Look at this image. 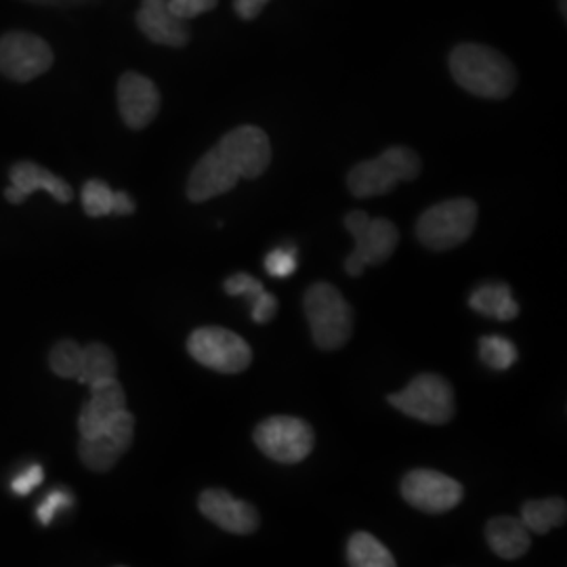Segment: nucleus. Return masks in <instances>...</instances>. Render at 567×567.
Listing matches in <instances>:
<instances>
[{
	"label": "nucleus",
	"mask_w": 567,
	"mask_h": 567,
	"mask_svg": "<svg viewBox=\"0 0 567 567\" xmlns=\"http://www.w3.org/2000/svg\"><path fill=\"white\" fill-rule=\"evenodd\" d=\"M116 372H118L116 355L107 344L91 343L82 347L81 370L76 377L81 385L93 386L112 381L116 379Z\"/></svg>",
	"instance_id": "obj_21"
},
{
	"label": "nucleus",
	"mask_w": 567,
	"mask_h": 567,
	"mask_svg": "<svg viewBox=\"0 0 567 567\" xmlns=\"http://www.w3.org/2000/svg\"><path fill=\"white\" fill-rule=\"evenodd\" d=\"M265 4L255 2V0H234V11L243 18V20H255L257 16H261Z\"/></svg>",
	"instance_id": "obj_31"
},
{
	"label": "nucleus",
	"mask_w": 567,
	"mask_h": 567,
	"mask_svg": "<svg viewBox=\"0 0 567 567\" xmlns=\"http://www.w3.org/2000/svg\"><path fill=\"white\" fill-rule=\"evenodd\" d=\"M305 316L313 343L324 351L341 349L353 334V309L332 284H313L307 290Z\"/></svg>",
	"instance_id": "obj_3"
},
{
	"label": "nucleus",
	"mask_w": 567,
	"mask_h": 567,
	"mask_svg": "<svg viewBox=\"0 0 567 567\" xmlns=\"http://www.w3.org/2000/svg\"><path fill=\"white\" fill-rule=\"evenodd\" d=\"M297 269V257L290 248H276L265 259V271L274 278H288Z\"/></svg>",
	"instance_id": "obj_28"
},
{
	"label": "nucleus",
	"mask_w": 567,
	"mask_h": 567,
	"mask_svg": "<svg viewBox=\"0 0 567 567\" xmlns=\"http://www.w3.org/2000/svg\"><path fill=\"white\" fill-rule=\"evenodd\" d=\"M49 42L30 32H7L0 37V74L9 81L30 82L53 65Z\"/></svg>",
	"instance_id": "obj_10"
},
{
	"label": "nucleus",
	"mask_w": 567,
	"mask_h": 567,
	"mask_svg": "<svg viewBox=\"0 0 567 567\" xmlns=\"http://www.w3.org/2000/svg\"><path fill=\"white\" fill-rule=\"evenodd\" d=\"M255 2H261V4H267V2H269V0H255Z\"/></svg>",
	"instance_id": "obj_33"
},
{
	"label": "nucleus",
	"mask_w": 567,
	"mask_h": 567,
	"mask_svg": "<svg viewBox=\"0 0 567 567\" xmlns=\"http://www.w3.org/2000/svg\"><path fill=\"white\" fill-rule=\"evenodd\" d=\"M402 496L410 507L442 515L463 503L465 489L454 477L433 468H414L402 480Z\"/></svg>",
	"instance_id": "obj_11"
},
{
	"label": "nucleus",
	"mask_w": 567,
	"mask_h": 567,
	"mask_svg": "<svg viewBox=\"0 0 567 567\" xmlns=\"http://www.w3.org/2000/svg\"><path fill=\"white\" fill-rule=\"evenodd\" d=\"M82 206L89 217H105L114 210V189L100 179H91L82 187Z\"/></svg>",
	"instance_id": "obj_26"
},
{
	"label": "nucleus",
	"mask_w": 567,
	"mask_h": 567,
	"mask_svg": "<svg viewBox=\"0 0 567 567\" xmlns=\"http://www.w3.org/2000/svg\"><path fill=\"white\" fill-rule=\"evenodd\" d=\"M224 288L229 297H244L250 301L252 320L257 324H267L269 320H274V316L278 311V299L274 295H269L265 290L264 284L259 282L255 276L234 274L231 278L225 280Z\"/></svg>",
	"instance_id": "obj_19"
},
{
	"label": "nucleus",
	"mask_w": 567,
	"mask_h": 567,
	"mask_svg": "<svg viewBox=\"0 0 567 567\" xmlns=\"http://www.w3.org/2000/svg\"><path fill=\"white\" fill-rule=\"evenodd\" d=\"M486 540L489 548L503 559H519L529 548V532L517 517H494L486 526Z\"/></svg>",
	"instance_id": "obj_18"
},
{
	"label": "nucleus",
	"mask_w": 567,
	"mask_h": 567,
	"mask_svg": "<svg viewBox=\"0 0 567 567\" xmlns=\"http://www.w3.org/2000/svg\"><path fill=\"white\" fill-rule=\"evenodd\" d=\"M82 362V344L76 341H60L49 353L51 370L61 379H76Z\"/></svg>",
	"instance_id": "obj_25"
},
{
	"label": "nucleus",
	"mask_w": 567,
	"mask_h": 567,
	"mask_svg": "<svg viewBox=\"0 0 567 567\" xmlns=\"http://www.w3.org/2000/svg\"><path fill=\"white\" fill-rule=\"evenodd\" d=\"M450 72L456 84L484 100H505L517 84L513 63L501 51L477 42L454 47Z\"/></svg>",
	"instance_id": "obj_2"
},
{
	"label": "nucleus",
	"mask_w": 567,
	"mask_h": 567,
	"mask_svg": "<svg viewBox=\"0 0 567 567\" xmlns=\"http://www.w3.org/2000/svg\"><path fill=\"white\" fill-rule=\"evenodd\" d=\"M42 480H44L42 466L30 465L13 477L11 489H13L16 494H20V496H28V494H32L37 487L41 486Z\"/></svg>",
	"instance_id": "obj_30"
},
{
	"label": "nucleus",
	"mask_w": 567,
	"mask_h": 567,
	"mask_svg": "<svg viewBox=\"0 0 567 567\" xmlns=\"http://www.w3.org/2000/svg\"><path fill=\"white\" fill-rule=\"evenodd\" d=\"M89 391H91V398L86 404L82 405L81 416H79L81 437L95 435L97 431H102L103 426L110 425L122 410H126V395L118 379L89 386Z\"/></svg>",
	"instance_id": "obj_17"
},
{
	"label": "nucleus",
	"mask_w": 567,
	"mask_h": 567,
	"mask_svg": "<svg viewBox=\"0 0 567 567\" xmlns=\"http://www.w3.org/2000/svg\"><path fill=\"white\" fill-rule=\"evenodd\" d=\"M252 440L267 458L280 465L303 463L316 446V433L309 423L297 416H269L259 423Z\"/></svg>",
	"instance_id": "obj_8"
},
{
	"label": "nucleus",
	"mask_w": 567,
	"mask_h": 567,
	"mask_svg": "<svg viewBox=\"0 0 567 567\" xmlns=\"http://www.w3.org/2000/svg\"><path fill=\"white\" fill-rule=\"evenodd\" d=\"M133 437L135 416L128 410H122L121 414L110 425L103 426L102 431L89 437H81L79 456L91 471L107 473L126 454V450L133 444Z\"/></svg>",
	"instance_id": "obj_12"
},
{
	"label": "nucleus",
	"mask_w": 567,
	"mask_h": 567,
	"mask_svg": "<svg viewBox=\"0 0 567 567\" xmlns=\"http://www.w3.org/2000/svg\"><path fill=\"white\" fill-rule=\"evenodd\" d=\"M187 351L198 364L224 374L244 372L252 362L250 344L240 334L221 326H204L194 330L187 339Z\"/></svg>",
	"instance_id": "obj_9"
},
{
	"label": "nucleus",
	"mask_w": 567,
	"mask_h": 567,
	"mask_svg": "<svg viewBox=\"0 0 567 567\" xmlns=\"http://www.w3.org/2000/svg\"><path fill=\"white\" fill-rule=\"evenodd\" d=\"M72 505H74L72 492L65 489V487H55L53 492H49V494L44 496V501H42L39 508H37V517H39L41 526H51V524L55 522L58 513L72 507Z\"/></svg>",
	"instance_id": "obj_27"
},
{
	"label": "nucleus",
	"mask_w": 567,
	"mask_h": 567,
	"mask_svg": "<svg viewBox=\"0 0 567 567\" xmlns=\"http://www.w3.org/2000/svg\"><path fill=\"white\" fill-rule=\"evenodd\" d=\"M519 351L513 341L498 334H489L480 339V360L492 370H508L517 362Z\"/></svg>",
	"instance_id": "obj_24"
},
{
	"label": "nucleus",
	"mask_w": 567,
	"mask_h": 567,
	"mask_svg": "<svg viewBox=\"0 0 567 567\" xmlns=\"http://www.w3.org/2000/svg\"><path fill=\"white\" fill-rule=\"evenodd\" d=\"M389 404L426 425H446L456 414L454 389L440 374H419L400 393L386 398Z\"/></svg>",
	"instance_id": "obj_6"
},
{
	"label": "nucleus",
	"mask_w": 567,
	"mask_h": 567,
	"mask_svg": "<svg viewBox=\"0 0 567 567\" xmlns=\"http://www.w3.org/2000/svg\"><path fill=\"white\" fill-rule=\"evenodd\" d=\"M271 161V143L259 126L244 124L229 131L194 166L187 196L192 203H206L236 187L240 179L261 177Z\"/></svg>",
	"instance_id": "obj_1"
},
{
	"label": "nucleus",
	"mask_w": 567,
	"mask_h": 567,
	"mask_svg": "<svg viewBox=\"0 0 567 567\" xmlns=\"http://www.w3.org/2000/svg\"><path fill=\"white\" fill-rule=\"evenodd\" d=\"M217 0H168V9L183 21L194 20L206 11H213Z\"/></svg>",
	"instance_id": "obj_29"
},
{
	"label": "nucleus",
	"mask_w": 567,
	"mask_h": 567,
	"mask_svg": "<svg viewBox=\"0 0 567 567\" xmlns=\"http://www.w3.org/2000/svg\"><path fill=\"white\" fill-rule=\"evenodd\" d=\"M421 158L404 145L385 150L379 158L365 161L351 168L347 187L358 198H374L391 192L398 183L414 182L421 175Z\"/></svg>",
	"instance_id": "obj_4"
},
{
	"label": "nucleus",
	"mask_w": 567,
	"mask_h": 567,
	"mask_svg": "<svg viewBox=\"0 0 567 567\" xmlns=\"http://www.w3.org/2000/svg\"><path fill=\"white\" fill-rule=\"evenodd\" d=\"M475 224L477 204L454 198L426 208L416 224V238L431 250H452L471 238Z\"/></svg>",
	"instance_id": "obj_5"
},
{
	"label": "nucleus",
	"mask_w": 567,
	"mask_h": 567,
	"mask_svg": "<svg viewBox=\"0 0 567 567\" xmlns=\"http://www.w3.org/2000/svg\"><path fill=\"white\" fill-rule=\"evenodd\" d=\"M118 110L128 128L142 131L161 112V91L140 72H124L118 81Z\"/></svg>",
	"instance_id": "obj_14"
},
{
	"label": "nucleus",
	"mask_w": 567,
	"mask_h": 567,
	"mask_svg": "<svg viewBox=\"0 0 567 567\" xmlns=\"http://www.w3.org/2000/svg\"><path fill=\"white\" fill-rule=\"evenodd\" d=\"M198 508L208 522H213L215 526L221 527L229 534L248 536L261 526V517H259L257 508L246 501L231 496L227 489H221V487L204 489L198 498Z\"/></svg>",
	"instance_id": "obj_13"
},
{
	"label": "nucleus",
	"mask_w": 567,
	"mask_h": 567,
	"mask_svg": "<svg viewBox=\"0 0 567 567\" xmlns=\"http://www.w3.org/2000/svg\"><path fill=\"white\" fill-rule=\"evenodd\" d=\"M349 567H398L391 550L372 534L355 532L347 543Z\"/></svg>",
	"instance_id": "obj_22"
},
{
	"label": "nucleus",
	"mask_w": 567,
	"mask_h": 567,
	"mask_svg": "<svg viewBox=\"0 0 567 567\" xmlns=\"http://www.w3.org/2000/svg\"><path fill=\"white\" fill-rule=\"evenodd\" d=\"M344 227L355 238L353 252L344 259V269L353 278L362 276L370 265L385 264L400 243L395 225L389 219H370L362 210H351L344 217Z\"/></svg>",
	"instance_id": "obj_7"
},
{
	"label": "nucleus",
	"mask_w": 567,
	"mask_h": 567,
	"mask_svg": "<svg viewBox=\"0 0 567 567\" xmlns=\"http://www.w3.org/2000/svg\"><path fill=\"white\" fill-rule=\"evenodd\" d=\"M135 203L126 192H114V210L112 215H133Z\"/></svg>",
	"instance_id": "obj_32"
},
{
	"label": "nucleus",
	"mask_w": 567,
	"mask_h": 567,
	"mask_svg": "<svg viewBox=\"0 0 567 567\" xmlns=\"http://www.w3.org/2000/svg\"><path fill=\"white\" fill-rule=\"evenodd\" d=\"M468 305L477 313L494 318V320H501V322H511L519 316V305L515 303L507 284H484V286H480L477 290H473Z\"/></svg>",
	"instance_id": "obj_20"
},
{
	"label": "nucleus",
	"mask_w": 567,
	"mask_h": 567,
	"mask_svg": "<svg viewBox=\"0 0 567 567\" xmlns=\"http://www.w3.org/2000/svg\"><path fill=\"white\" fill-rule=\"evenodd\" d=\"M567 507L564 498H545L527 501L522 507V524L527 532L548 534L555 527L566 524Z\"/></svg>",
	"instance_id": "obj_23"
},
{
	"label": "nucleus",
	"mask_w": 567,
	"mask_h": 567,
	"mask_svg": "<svg viewBox=\"0 0 567 567\" xmlns=\"http://www.w3.org/2000/svg\"><path fill=\"white\" fill-rule=\"evenodd\" d=\"M11 185L4 189V198L11 204H21L28 196L34 192H47L51 194L58 203H70L74 198V192L68 183L63 182L51 171L42 168L41 164L21 161V163L11 166L9 173Z\"/></svg>",
	"instance_id": "obj_15"
},
{
	"label": "nucleus",
	"mask_w": 567,
	"mask_h": 567,
	"mask_svg": "<svg viewBox=\"0 0 567 567\" xmlns=\"http://www.w3.org/2000/svg\"><path fill=\"white\" fill-rule=\"evenodd\" d=\"M137 25L156 44L179 49L189 42L187 21L179 20L168 9V0H143L137 11Z\"/></svg>",
	"instance_id": "obj_16"
}]
</instances>
